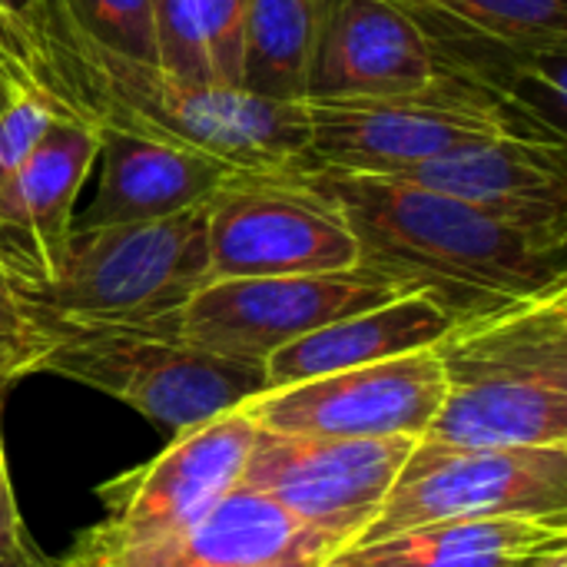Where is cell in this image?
<instances>
[{
	"label": "cell",
	"mask_w": 567,
	"mask_h": 567,
	"mask_svg": "<svg viewBox=\"0 0 567 567\" xmlns=\"http://www.w3.org/2000/svg\"><path fill=\"white\" fill-rule=\"evenodd\" d=\"M445 395L442 365L432 349L362 369L262 389L246 419L276 435L309 439H425Z\"/></svg>",
	"instance_id": "obj_12"
},
{
	"label": "cell",
	"mask_w": 567,
	"mask_h": 567,
	"mask_svg": "<svg viewBox=\"0 0 567 567\" xmlns=\"http://www.w3.org/2000/svg\"><path fill=\"white\" fill-rule=\"evenodd\" d=\"M50 346L40 319L20 302L13 286L0 272V389L33 375Z\"/></svg>",
	"instance_id": "obj_24"
},
{
	"label": "cell",
	"mask_w": 567,
	"mask_h": 567,
	"mask_svg": "<svg viewBox=\"0 0 567 567\" xmlns=\"http://www.w3.org/2000/svg\"><path fill=\"white\" fill-rule=\"evenodd\" d=\"M339 0H246L243 90L302 103L319 33Z\"/></svg>",
	"instance_id": "obj_20"
},
{
	"label": "cell",
	"mask_w": 567,
	"mask_h": 567,
	"mask_svg": "<svg viewBox=\"0 0 567 567\" xmlns=\"http://www.w3.org/2000/svg\"><path fill=\"white\" fill-rule=\"evenodd\" d=\"M402 296H412V289L369 266L312 276L216 279L186 302L179 332L213 355L266 365L282 346Z\"/></svg>",
	"instance_id": "obj_10"
},
{
	"label": "cell",
	"mask_w": 567,
	"mask_h": 567,
	"mask_svg": "<svg viewBox=\"0 0 567 567\" xmlns=\"http://www.w3.org/2000/svg\"><path fill=\"white\" fill-rule=\"evenodd\" d=\"M37 7V0H0V17L13 20L17 27L30 17V10Z\"/></svg>",
	"instance_id": "obj_27"
},
{
	"label": "cell",
	"mask_w": 567,
	"mask_h": 567,
	"mask_svg": "<svg viewBox=\"0 0 567 567\" xmlns=\"http://www.w3.org/2000/svg\"><path fill=\"white\" fill-rule=\"evenodd\" d=\"M40 319V316H37ZM50 346L37 372L90 385L169 435L246 405L266 389V369L213 355L179 332V316L143 326L40 319Z\"/></svg>",
	"instance_id": "obj_5"
},
{
	"label": "cell",
	"mask_w": 567,
	"mask_h": 567,
	"mask_svg": "<svg viewBox=\"0 0 567 567\" xmlns=\"http://www.w3.org/2000/svg\"><path fill=\"white\" fill-rule=\"evenodd\" d=\"M415 439H309L256 429L239 472L299 522L352 548L389 498Z\"/></svg>",
	"instance_id": "obj_11"
},
{
	"label": "cell",
	"mask_w": 567,
	"mask_h": 567,
	"mask_svg": "<svg viewBox=\"0 0 567 567\" xmlns=\"http://www.w3.org/2000/svg\"><path fill=\"white\" fill-rule=\"evenodd\" d=\"M23 538L27 532L20 522V508H17V495H13V482H10V468L3 455V435H0V558L10 555Z\"/></svg>",
	"instance_id": "obj_25"
},
{
	"label": "cell",
	"mask_w": 567,
	"mask_h": 567,
	"mask_svg": "<svg viewBox=\"0 0 567 567\" xmlns=\"http://www.w3.org/2000/svg\"><path fill=\"white\" fill-rule=\"evenodd\" d=\"M445 70L422 17L399 0H339L319 33L302 103L409 96Z\"/></svg>",
	"instance_id": "obj_14"
},
{
	"label": "cell",
	"mask_w": 567,
	"mask_h": 567,
	"mask_svg": "<svg viewBox=\"0 0 567 567\" xmlns=\"http://www.w3.org/2000/svg\"><path fill=\"white\" fill-rule=\"evenodd\" d=\"M20 86H23V80L20 76H13L10 70H3L0 66V113L13 103V96L20 93Z\"/></svg>",
	"instance_id": "obj_28"
},
{
	"label": "cell",
	"mask_w": 567,
	"mask_h": 567,
	"mask_svg": "<svg viewBox=\"0 0 567 567\" xmlns=\"http://www.w3.org/2000/svg\"><path fill=\"white\" fill-rule=\"evenodd\" d=\"M415 17L455 30L528 63H561L567 50V0H399Z\"/></svg>",
	"instance_id": "obj_21"
},
{
	"label": "cell",
	"mask_w": 567,
	"mask_h": 567,
	"mask_svg": "<svg viewBox=\"0 0 567 567\" xmlns=\"http://www.w3.org/2000/svg\"><path fill=\"white\" fill-rule=\"evenodd\" d=\"M0 272L40 319L96 326L176 319L209 282L206 206L153 223L70 229L50 272Z\"/></svg>",
	"instance_id": "obj_4"
},
{
	"label": "cell",
	"mask_w": 567,
	"mask_h": 567,
	"mask_svg": "<svg viewBox=\"0 0 567 567\" xmlns=\"http://www.w3.org/2000/svg\"><path fill=\"white\" fill-rule=\"evenodd\" d=\"M246 0H153L156 66L176 80L243 86Z\"/></svg>",
	"instance_id": "obj_19"
},
{
	"label": "cell",
	"mask_w": 567,
	"mask_h": 567,
	"mask_svg": "<svg viewBox=\"0 0 567 567\" xmlns=\"http://www.w3.org/2000/svg\"><path fill=\"white\" fill-rule=\"evenodd\" d=\"M548 567H567V558H558V561H551Z\"/></svg>",
	"instance_id": "obj_30"
},
{
	"label": "cell",
	"mask_w": 567,
	"mask_h": 567,
	"mask_svg": "<svg viewBox=\"0 0 567 567\" xmlns=\"http://www.w3.org/2000/svg\"><path fill=\"white\" fill-rule=\"evenodd\" d=\"M252 439L256 425L243 409L173 435L153 462L96 488V498L106 508L103 522L83 532L56 565L90 567L176 538L236 488Z\"/></svg>",
	"instance_id": "obj_7"
},
{
	"label": "cell",
	"mask_w": 567,
	"mask_h": 567,
	"mask_svg": "<svg viewBox=\"0 0 567 567\" xmlns=\"http://www.w3.org/2000/svg\"><path fill=\"white\" fill-rule=\"evenodd\" d=\"M445 395L429 442L458 449L567 445V289L455 322L432 346Z\"/></svg>",
	"instance_id": "obj_3"
},
{
	"label": "cell",
	"mask_w": 567,
	"mask_h": 567,
	"mask_svg": "<svg viewBox=\"0 0 567 567\" xmlns=\"http://www.w3.org/2000/svg\"><path fill=\"white\" fill-rule=\"evenodd\" d=\"M96 126V123H93ZM96 189L70 229L130 226L166 219L196 206H206L229 179L236 166L156 136L96 126Z\"/></svg>",
	"instance_id": "obj_15"
},
{
	"label": "cell",
	"mask_w": 567,
	"mask_h": 567,
	"mask_svg": "<svg viewBox=\"0 0 567 567\" xmlns=\"http://www.w3.org/2000/svg\"><path fill=\"white\" fill-rule=\"evenodd\" d=\"M319 567H369V565H362V561H359V558H355V555H352V551L346 548V551L332 555V558H329L326 565H319Z\"/></svg>",
	"instance_id": "obj_29"
},
{
	"label": "cell",
	"mask_w": 567,
	"mask_h": 567,
	"mask_svg": "<svg viewBox=\"0 0 567 567\" xmlns=\"http://www.w3.org/2000/svg\"><path fill=\"white\" fill-rule=\"evenodd\" d=\"M468 203L542 246L567 249V146L561 133H508L389 173Z\"/></svg>",
	"instance_id": "obj_13"
},
{
	"label": "cell",
	"mask_w": 567,
	"mask_h": 567,
	"mask_svg": "<svg viewBox=\"0 0 567 567\" xmlns=\"http://www.w3.org/2000/svg\"><path fill=\"white\" fill-rule=\"evenodd\" d=\"M455 322L422 292L329 322L266 359V389L296 385L432 349Z\"/></svg>",
	"instance_id": "obj_17"
},
{
	"label": "cell",
	"mask_w": 567,
	"mask_h": 567,
	"mask_svg": "<svg viewBox=\"0 0 567 567\" xmlns=\"http://www.w3.org/2000/svg\"><path fill=\"white\" fill-rule=\"evenodd\" d=\"M27 73L73 116L209 153L239 173L279 176L306 166V103L256 96L243 86L189 83L156 63L110 53L86 40L53 0H37L20 23Z\"/></svg>",
	"instance_id": "obj_1"
},
{
	"label": "cell",
	"mask_w": 567,
	"mask_h": 567,
	"mask_svg": "<svg viewBox=\"0 0 567 567\" xmlns=\"http://www.w3.org/2000/svg\"><path fill=\"white\" fill-rule=\"evenodd\" d=\"M346 216L359 266L429 296L452 322L567 289V249H551L452 196L332 169H299Z\"/></svg>",
	"instance_id": "obj_2"
},
{
	"label": "cell",
	"mask_w": 567,
	"mask_h": 567,
	"mask_svg": "<svg viewBox=\"0 0 567 567\" xmlns=\"http://www.w3.org/2000/svg\"><path fill=\"white\" fill-rule=\"evenodd\" d=\"M475 518L567 522V445L458 449L419 439L355 545L422 525Z\"/></svg>",
	"instance_id": "obj_8"
},
{
	"label": "cell",
	"mask_w": 567,
	"mask_h": 567,
	"mask_svg": "<svg viewBox=\"0 0 567 567\" xmlns=\"http://www.w3.org/2000/svg\"><path fill=\"white\" fill-rule=\"evenodd\" d=\"M209 282L359 266L342 209L306 176L239 173L206 203Z\"/></svg>",
	"instance_id": "obj_9"
},
{
	"label": "cell",
	"mask_w": 567,
	"mask_h": 567,
	"mask_svg": "<svg viewBox=\"0 0 567 567\" xmlns=\"http://www.w3.org/2000/svg\"><path fill=\"white\" fill-rule=\"evenodd\" d=\"M56 10L96 47L156 63L153 0H53Z\"/></svg>",
	"instance_id": "obj_22"
},
{
	"label": "cell",
	"mask_w": 567,
	"mask_h": 567,
	"mask_svg": "<svg viewBox=\"0 0 567 567\" xmlns=\"http://www.w3.org/2000/svg\"><path fill=\"white\" fill-rule=\"evenodd\" d=\"M60 116H70V110L47 86L40 83L20 86L13 103L0 113V189L30 159V153L40 146V140Z\"/></svg>",
	"instance_id": "obj_23"
},
{
	"label": "cell",
	"mask_w": 567,
	"mask_h": 567,
	"mask_svg": "<svg viewBox=\"0 0 567 567\" xmlns=\"http://www.w3.org/2000/svg\"><path fill=\"white\" fill-rule=\"evenodd\" d=\"M306 113L309 156L302 169L359 176H389L508 133H555L522 123L492 86L449 70L422 93L392 100L306 103Z\"/></svg>",
	"instance_id": "obj_6"
},
{
	"label": "cell",
	"mask_w": 567,
	"mask_h": 567,
	"mask_svg": "<svg viewBox=\"0 0 567 567\" xmlns=\"http://www.w3.org/2000/svg\"><path fill=\"white\" fill-rule=\"evenodd\" d=\"M349 551L369 567H548L567 558V522H439L369 545H352Z\"/></svg>",
	"instance_id": "obj_18"
},
{
	"label": "cell",
	"mask_w": 567,
	"mask_h": 567,
	"mask_svg": "<svg viewBox=\"0 0 567 567\" xmlns=\"http://www.w3.org/2000/svg\"><path fill=\"white\" fill-rule=\"evenodd\" d=\"M0 567H56V561H50L47 555H40V551L30 545V538H23L10 555L0 558Z\"/></svg>",
	"instance_id": "obj_26"
},
{
	"label": "cell",
	"mask_w": 567,
	"mask_h": 567,
	"mask_svg": "<svg viewBox=\"0 0 567 567\" xmlns=\"http://www.w3.org/2000/svg\"><path fill=\"white\" fill-rule=\"evenodd\" d=\"M339 551H346L339 538L236 485L176 538L90 567H319Z\"/></svg>",
	"instance_id": "obj_16"
}]
</instances>
